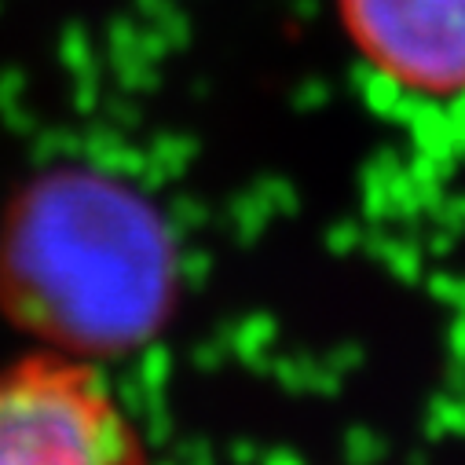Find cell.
<instances>
[{"label": "cell", "mask_w": 465, "mask_h": 465, "mask_svg": "<svg viewBox=\"0 0 465 465\" xmlns=\"http://www.w3.org/2000/svg\"><path fill=\"white\" fill-rule=\"evenodd\" d=\"M352 48L414 95L465 92V0H341Z\"/></svg>", "instance_id": "3"}, {"label": "cell", "mask_w": 465, "mask_h": 465, "mask_svg": "<svg viewBox=\"0 0 465 465\" xmlns=\"http://www.w3.org/2000/svg\"><path fill=\"white\" fill-rule=\"evenodd\" d=\"M173 250L140 198L92 176L41 187L0 253V304L41 348L99 360L151 341L173 308Z\"/></svg>", "instance_id": "1"}, {"label": "cell", "mask_w": 465, "mask_h": 465, "mask_svg": "<svg viewBox=\"0 0 465 465\" xmlns=\"http://www.w3.org/2000/svg\"><path fill=\"white\" fill-rule=\"evenodd\" d=\"M0 465H151V458L92 360L34 348L0 367Z\"/></svg>", "instance_id": "2"}]
</instances>
